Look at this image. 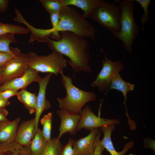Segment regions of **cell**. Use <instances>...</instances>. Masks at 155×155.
Returning a JSON list of instances; mask_svg holds the SVG:
<instances>
[{"instance_id": "obj_1", "label": "cell", "mask_w": 155, "mask_h": 155, "mask_svg": "<svg viewBox=\"0 0 155 155\" xmlns=\"http://www.w3.org/2000/svg\"><path fill=\"white\" fill-rule=\"evenodd\" d=\"M59 40L48 37L45 42L53 51L65 55L68 58V62L74 72H91L89 65L91 57L90 47L84 38L69 31L60 32Z\"/></svg>"}, {"instance_id": "obj_2", "label": "cell", "mask_w": 155, "mask_h": 155, "mask_svg": "<svg viewBox=\"0 0 155 155\" xmlns=\"http://www.w3.org/2000/svg\"><path fill=\"white\" fill-rule=\"evenodd\" d=\"M59 14L57 33L69 31L84 38H90L93 41L95 40L94 27L78 10L69 6H63Z\"/></svg>"}, {"instance_id": "obj_3", "label": "cell", "mask_w": 155, "mask_h": 155, "mask_svg": "<svg viewBox=\"0 0 155 155\" xmlns=\"http://www.w3.org/2000/svg\"><path fill=\"white\" fill-rule=\"evenodd\" d=\"M118 2L121 13V29L118 32H111L114 37L122 42L125 49L131 53L133 44L139 29L134 18V5L131 0H123Z\"/></svg>"}, {"instance_id": "obj_4", "label": "cell", "mask_w": 155, "mask_h": 155, "mask_svg": "<svg viewBox=\"0 0 155 155\" xmlns=\"http://www.w3.org/2000/svg\"><path fill=\"white\" fill-rule=\"evenodd\" d=\"M60 74L61 83L67 94L65 97L57 98L59 107L61 109L80 114L84 106L87 103L95 100L97 96L93 91H86L76 87L72 83V78L65 75L63 71Z\"/></svg>"}, {"instance_id": "obj_5", "label": "cell", "mask_w": 155, "mask_h": 155, "mask_svg": "<svg viewBox=\"0 0 155 155\" xmlns=\"http://www.w3.org/2000/svg\"><path fill=\"white\" fill-rule=\"evenodd\" d=\"M28 66L38 72L51 73L57 76L65 68L67 61L63 55L53 51L47 55H37L34 52L28 53Z\"/></svg>"}, {"instance_id": "obj_6", "label": "cell", "mask_w": 155, "mask_h": 155, "mask_svg": "<svg viewBox=\"0 0 155 155\" xmlns=\"http://www.w3.org/2000/svg\"><path fill=\"white\" fill-rule=\"evenodd\" d=\"M90 18L111 32L120 30V11L114 3L102 0L93 9Z\"/></svg>"}, {"instance_id": "obj_7", "label": "cell", "mask_w": 155, "mask_h": 155, "mask_svg": "<svg viewBox=\"0 0 155 155\" xmlns=\"http://www.w3.org/2000/svg\"><path fill=\"white\" fill-rule=\"evenodd\" d=\"M104 59L102 60V67L96 78L90 85L93 88H98L101 92L107 90L113 78L124 68V65L120 61L113 62L106 57L103 52Z\"/></svg>"}, {"instance_id": "obj_8", "label": "cell", "mask_w": 155, "mask_h": 155, "mask_svg": "<svg viewBox=\"0 0 155 155\" xmlns=\"http://www.w3.org/2000/svg\"><path fill=\"white\" fill-rule=\"evenodd\" d=\"M28 63V53H21L9 61L3 67L0 76L2 84L23 75L29 67Z\"/></svg>"}, {"instance_id": "obj_9", "label": "cell", "mask_w": 155, "mask_h": 155, "mask_svg": "<svg viewBox=\"0 0 155 155\" xmlns=\"http://www.w3.org/2000/svg\"><path fill=\"white\" fill-rule=\"evenodd\" d=\"M80 115L77 131H79L83 128L90 131L106 125L118 124L120 122L118 119H104L97 116L92 111L90 107L88 106H86L82 110Z\"/></svg>"}, {"instance_id": "obj_10", "label": "cell", "mask_w": 155, "mask_h": 155, "mask_svg": "<svg viewBox=\"0 0 155 155\" xmlns=\"http://www.w3.org/2000/svg\"><path fill=\"white\" fill-rule=\"evenodd\" d=\"M42 78L39 75L38 72L30 67L22 76L14 78L2 84L0 86V92L5 90L11 89L18 91L26 88L31 83L38 82Z\"/></svg>"}, {"instance_id": "obj_11", "label": "cell", "mask_w": 155, "mask_h": 155, "mask_svg": "<svg viewBox=\"0 0 155 155\" xmlns=\"http://www.w3.org/2000/svg\"><path fill=\"white\" fill-rule=\"evenodd\" d=\"M53 74L52 73H48L45 76L42 78L38 82L39 84V90L36 97V108L34 118L35 132L38 128V122L42 114L44 111L48 109L51 106L50 102L46 98V90Z\"/></svg>"}, {"instance_id": "obj_12", "label": "cell", "mask_w": 155, "mask_h": 155, "mask_svg": "<svg viewBox=\"0 0 155 155\" xmlns=\"http://www.w3.org/2000/svg\"><path fill=\"white\" fill-rule=\"evenodd\" d=\"M56 113L61 119L57 138L60 140L63 135L67 133L71 135H75L79 121L80 114L62 109L57 110Z\"/></svg>"}, {"instance_id": "obj_13", "label": "cell", "mask_w": 155, "mask_h": 155, "mask_svg": "<svg viewBox=\"0 0 155 155\" xmlns=\"http://www.w3.org/2000/svg\"><path fill=\"white\" fill-rule=\"evenodd\" d=\"M90 131L86 136L74 140L73 147L76 155H93L96 139L99 131L98 128Z\"/></svg>"}, {"instance_id": "obj_14", "label": "cell", "mask_w": 155, "mask_h": 155, "mask_svg": "<svg viewBox=\"0 0 155 155\" xmlns=\"http://www.w3.org/2000/svg\"><path fill=\"white\" fill-rule=\"evenodd\" d=\"M34 118L23 121L18 127L14 142L26 147L30 145L35 133Z\"/></svg>"}, {"instance_id": "obj_15", "label": "cell", "mask_w": 155, "mask_h": 155, "mask_svg": "<svg viewBox=\"0 0 155 155\" xmlns=\"http://www.w3.org/2000/svg\"><path fill=\"white\" fill-rule=\"evenodd\" d=\"M100 128L104 134L103 138L100 142L104 149H106L111 155H124L130 148L133 147L134 142L133 141H131L124 145L122 150L117 151L114 146L111 139L112 133L115 129V125H106Z\"/></svg>"}, {"instance_id": "obj_16", "label": "cell", "mask_w": 155, "mask_h": 155, "mask_svg": "<svg viewBox=\"0 0 155 155\" xmlns=\"http://www.w3.org/2000/svg\"><path fill=\"white\" fill-rule=\"evenodd\" d=\"M15 11L16 17L14 20L18 23L24 24L31 32L29 42L32 43L36 41L40 42H45L47 38L49 37L50 35L49 29H41L34 27L26 20L19 11L15 9Z\"/></svg>"}, {"instance_id": "obj_17", "label": "cell", "mask_w": 155, "mask_h": 155, "mask_svg": "<svg viewBox=\"0 0 155 155\" xmlns=\"http://www.w3.org/2000/svg\"><path fill=\"white\" fill-rule=\"evenodd\" d=\"M20 120L18 117L12 121H0V143L14 142Z\"/></svg>"}, {"instance_id": "obj_18", "label": "cell", "mask_w": 155, "mask_h": 155, "mask_svg": "<svg viewBox=\"0 0 155 155\" xmlns=\"http://www.w3.org/2000/svg\"><path fill=\"white\" fill-rule=\"evenodd\" d=\"M102 0H60L63 6L73 5L81 9L84 11L83 16L86 18H90L93 9Z\"/></svg>"}, {"instance_id": "obj_19", "label": "cell", "mask_w": 155, "mask_h": 155, "mask_svg": "<svg viewBox=\"0 0 155 155\" xmlns=\"http://www.w3.org/2000/svg\"><path fill=\"white\" fill-rule=\"evenodd\" d=\"M48 142L44 136L42 130L38 128L30 145L27 148L32 155H42Z\"/></svg>"}, {"instance_id": "obj_20", "label": "cell", "mask_w": 155, "mask_h": 155, "mask_svg": "<svg viewBox=\"0 0 155 155\" xmlns=\"http://www.w3.org/2000/svg\"><path fill=\"white\" fill-rule=\"evenodd\" d=\"M135 86L134 84H130L124 80L121 77L120 74L118 73L115 75L113 78L109 87L110 89H115L119 90L123 94L124 97V104L126 108L127 117H128L129 115L125 103L127 99V94L128 92L133 91Z\"/></svg>"}, {"instance_id": "obj_21", "label": "cell", "mask_w": 155, "mask_h": 155, "mask_svg": "<svg viewBox=\"0 0 155 155\" xmlns=\"http://www.w3.org/2000/svg\"><path fill=\"white\" fill-rule=\"evenodd\" d=\"M16 96L30 114L35 113L37 96L35 93L30 92L25 88L18 92Z\"/></svg>"}, {"instance_id": "obj_22", "label": "cell", "mask_w": 155, "mask_h": 155, "mask_svg": "<svg viewBox=\"0 0 155 155\" xmlns=\"http://www.w3.org/2000/svg\"><path fill=\"white\" fill-rule=\"evenodd\" d=\"M0 155H32L27 147L15 142L0 143Z\"/></svg>"}, {"instance_id": "obj_23", "label": "cell", "mask_w": 155, "mask_h": 155, "mask_svg": "<svg viewBox=\"0 0 155 155\" xmlns=\"http://www.w3.org/2000/svg\"><path fill=\"white\" fill-rule=\"evenodd\" d=\"M29 32L27 29L21 26L0 22V35L8 34H24Z\"/></svg>"}, {"instance_id": "obj_24", "label": "cell", "mask_w": 155, "mask_h": 155, "mask_svg": "<svg viewBox=\"0 0 155 155\" xmlns=\"http://www.w3.org/2000/svg\"><path fill=\"white\" fill-rule=\"evenodd\" d=\"M53 114L50 112L45 115L40 120V122L42 125V133L46 140L49 142L51 139V133Z\"/></svg>"}, {"instance_id": "obj_25", "label": "cell", "mask_w": 155, "mask_h": 155, "mask_svg": "<svg viewBox=\"0 0 155 155\" xmlns=\"http://www.w3.org/2000/svg\"><path fill=\"white\" fill-rule=\"evenodd\" d=\"M14 34H8L0 35V52H10L12 47L9 45L12 43L18 42L15 38Z\"/></svg>"}, {"instance_id": "obj_26", "label": "cell", "mask_w": 155, "mask_h": 155, "mask_svg": "<svg viewBox=\"0 0 155 155\" xmlns=\"http://www.w3.org/2000/svg\"><path fill=\"white\" fill-rule=\"evenodd\" d=\"M62 146L60 140L57 137L51 139L42 155H58Z\"/></svg>"}, {"instance_id": "obj_27", "label": "cell", "mask_w": 155, "mask_h": 155, "mask_svg": "<svg viewBox=\"0 0 155 155\" xmlns=\"http://www.w3.org/2000/svg\"><path fill=\"white\" fill-rule=\"evenodd\" d=\"M39 1L49 13H59L63 7L60 0H40Z\"/></svg>"}, {"instance_id": "obj_28", "label": "cell", "mask_w": 155, "mask_h": 155, "mask_svg": "<svg viewBox=\"0 0 155 155\" xmlns=\"http://www.w3.org/2000/svg\"><path fill=\"white\" fill-rule=\"evenodd\" d=\"M141 5L143 10V14L142 16L140 22L141 24L144 26L148 22L150 19V13L148 9L151 1L150 0H135Z\"/></svg>"}, {"instance_id": "obj_29", "label": "cell", "mask_w": 155, "mask_h": 155, "mask_svg": "<svg viewBox=\"0 0 155 155\" xmlns=\"http://www.w3.org/2000/svg\"><path fill=\"white\" fill-rule=\"evenodd\" d=\"M50 16V19L52 26L51 28L52 32L50 36L51 38H53L56 40H59L61 38L60 33H57L56 30L58 26L59 20V13H49Z\"/></svg>"}, {"instance_id": "obj_30", "label": "cell", "mask_w": 155, "mask_h": 155, "mask_svg": "<svg viewBox=\"0 0 155 155\" xmlns=\"http://www.w3.org/2000/svg\"><path fill=\"white\" fill-rule=\"evenodd\" d=\"M21 53L20 50L17 48L13 47L10 52H0V67H3L10 59Z\"/></svg>"}, {"instance_id": "obj_31", "label": "cell", "mask_w": 155, "mask_h": 155, "mask_svg": "<svg viewBox=\"0 0 155 155\" xmlns=\"http://www.w3.org/2000/svg\"><path fill=\"white\" fill-rule=\"evenodd\" d=\"M74 140L69 138L67 143L61 147L58 155H76L73 147Z\"/></svg>"}, {"instance_id": "obj_32", "label": "cell", "mask_w": 155, "mask_h": 155, "mask_svg": "<svg viewBox=\"0 0 155 155\" xmlns=\"http://www.w3.org/2000/svg\"><path fill=\"white\" fill-rule=\"evenodd\" d=\"M100 135L99 132L96 139L93 155H102L103 151L105 149L100 140Z\"/></svg>"}, {"instance_id": "obj_33", "label": "cell", "mask_w": 155, "mask_h": 155, "mask_svg": "<svg viewBox=\"0 0 155 155\" xmlns=\"http://www.w3.org/2000/svg\"><path fill=\"white\" fill-rule=\"evenodd\" d=\"M18 91L13 89H8L0 92V98L8 100L11 97L16 96Z\"/></svg>"}, {"instance_id": "obj_34", "label": "cell", "mask_w": 155, "mask_h": 155, "mask_svg": "<svg viewBox=\"0 0 155 155\" xmlns=\"http://www.w3.org/2000/svg\"><path fill=\"white\" fill-rule=\"evenodd\" d=\"M8 0H0V13L6 12L8 9Z\"/></svg>"}, {"instance_id": "obj_35", "label": "cell", "mask_w": 155, "mask_h": 155, "mask_svg": "<svg viewBox=\"0 0 155 155\" xmlns=\"http://www.w3.org/2000/svg\"><path fill=\"white\" fill-rule=\"evenodd\" d=\"M8 112L5 108H0V121H8L9 120L7 117Z\"/></svg>"}, {"instance_id": "obj_36", "label": "cell", "mask_w": 155, "mask_h": 155, "mask_svg": "<svg viewBox=\"0 0 155 155\" xmlns=\"http://www.w3.org/2000/svg\"><path fill=\"white\" fill-rule=\"evenodd\" d=\"M8 100L0 98V108H5L10 104Z\"/></svg>"}, {"instance_id": "obj_37", "label": "cell", "mask_w": 155, "mask_h": 155, "mask_svg": "<svg viewBox=\"0 0 155 155\" xmlns=\"http://www.w3.org/2000/svg\"><path fill=\"white\" fill-rule=\"evenodd\" d=\"M2 69H3V67H0V76L1 74V73L2 72ZM2 85V84L1 83V82L0 81V86Z\"/></svg>"}]
</instances>
